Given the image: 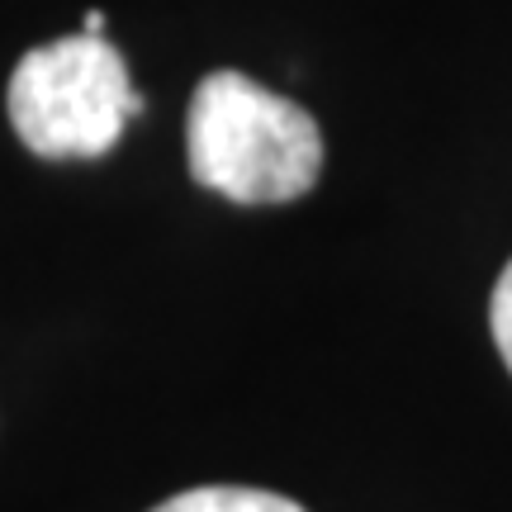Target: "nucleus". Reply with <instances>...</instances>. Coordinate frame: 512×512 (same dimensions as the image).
Returning <instances> with one entry per match:
<instances>
[{
    "instance_id": "1",
    "label": "nucleus",
    "mask_w": 512,
    "mask_h": 512,
    "mask_svg": "<svg viewBox=\"0 0 512 512\" xmlns=\"http://www.w3.org/2000/svg\"><path fill=\"white\" fill-rule=\"evenodd\" d=\"M190 176L233 204H290L323 171V133L304 105L242 72H209L185 114Z\"/></svg>"
},
{
    "instance_id": "2",
    "label": "nucleus",
    "mask_w": 512,
    "mask_h": 512,
    "mask_svg": "<svg viewBox=\"0 0 512 512\" xmlns=\"http://www.w3.org/2000/svg\"><path fill=\"white\" fill-rule=\"evenodd\" d=\"M5 110L29 152L48 162H91L124 138L128 119L143 114V95L105 38L67 34L19 57Z\"/></svg>"
},
{
    "instance_id": "3",
    "label": "nucleus",
    "mask_w": 512,
    "mask_h": 512,
    "mask_svg": "<svg viewBox=\"0 0 512 512\" xmlns=\"http://www.w3.org/2000/svg\"><path fill=\"white\" fill-rule=\"evenodd\" d=\"M152 512H304L294 498L271 489H247V484H200L185 494L166 498Z\"/></svg>"
},
{
    "instance_id": "4",
    "label": "nucleus",
    "mask_w": 512,
    "mask_h": 512,
    "mask_svg": "<svg viewBox=\"0 0 512 512\" xmlns=\"http://www.w3.org/2000/svg\"><path fill=\"white\" fill-rule=\"evenodd\" d=\"M489 328H494V342L512 370V261L503 266V275H498V285H494V299H489Z\"/></svg>"
},
{
    "instance_id": "5",
    "label": "nucleus",
    "mask_w": 512,
    "mask_h": 512,
    "mask_svg": "<svg viewBox=\"0 0 512 512\" xmlns=\"http://www.w3.org/2000/svg\"><path fill=\"white\" fill-rule=\"evenodd\" d=\"M81 34L100 38V34H105V15H100V10H86V19H81Z\"/></svg>"
}]
</instances>
